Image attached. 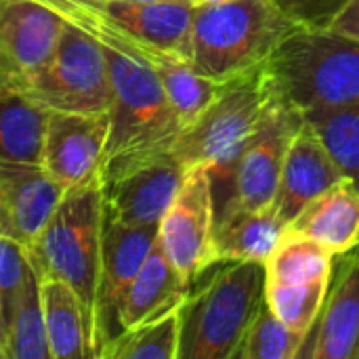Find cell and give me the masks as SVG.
I'll return each mask as SVG.
<instances>
[{
	"instance_id": "14",
	"label": "cell",
	"mask_w": 359,
	"mask_h": 359,
	"mask_svg": "<svg viewBox=\"0 0 359 359\" xmlns=\"http://www.w3.org/2000/svg\"><path fill=\"white\" fill-rule=\"evenodd\" d=\"M158 242V227H130L118 223L103 225L101 238V271L97 288V332L95 359L103 347L120 332L118 305Z\"/></svg>"
},
{
	"instance_id": "31",
	"label": "cell",
	"mask_w": 359,
	"mask_h": 359,
	"mask_svg": "<svg viewBox=\"0 0 359 359\" xmlns=\"http://www.w3.org/2000/svg\"><path fill=\"white\" fill-rule=\"evenodd\" d=\"M191 6H204V4H215V2H225V0H189Z\"/></svg>"
},
{
	"instance_id": "19",
	"label": "cell",
	"mask_w": 359,
	"mask_h": 359,
	"mask_svg": "<svg viewBox=\"0 0 359 359\" xmlns=\"http://www.w3.org/2000/svg\"><path fill=\"white\" fill-rule=\"evenodd\" d=\"M288 223L269 208H238L227 206L215 221L212 233V263H236L255 261L263 263L269 259Z\"/></svg>"
},
{
	"instance_id": "20",
	"label": "cell",
	"mask_w": 359,
	"mask_h": 359,
	"mask_svg": "<svg viewBox=\"0 0 359 359\" xmlns=\"http://www.w3.org/2000/svg\"><path fill=\"white\" fill-rule=\"evenodd\" d=\"M288 229L316 240L334 257H343L359 244V191L355 185L347 179L339 181L307 204Z\"/></svg>"
},
{
	"instance_id": "8",
	"label": "cell",
	"mask_w": 359,
	"mask_h": 359,
	"mask_svg": "<svg viewBox=\"0 0 359 359\" xmlns=\"http://www.w3.org/2000/svg\"><path fill=\"white\" fill-rule=\"evenodd\" d=\"M303 111L282 90L267 107L252 137L246 141L231 177L229 198L223 208H269L273 206L284 158L303 124Z\"/></svg>"
},
{
	"instance_id": "17",
	"label": "cell",
	"mask_w": 359,
	"mask_h": 359,
	"mask_svg": "<svg viewBox=\"0 0 359 359\" xmlns=\"http://www.w3.org/2000/svg\"><path fill=\"white\" fill-rule=\"evenodd\" d=\"M343 179L345 177L311 124L303 120L284 158L273 208L290 225L307 204Z\"/></svg>"
},
{
	"instance_id": "4",
	"label": "cell",
	"mask_w": 359,
	"mask_h": 359,
	"mask_svg": "<svg viewBox=\"0 0 359 359\" xmlns=\"http://www.w3.org/2000/svg\"><path fill=\"white\" fill-rule=\"evenodd\" d=\"M269 65L225 82L210 105L181 130L170 154L187 170L206 166L212 183H229L246 141L278 95Z\"/></svg>"
},
{
	"instance_id": "11",
	"label": "cell",
	"mask_w": 359,
	"mask_h": 359,
	"mask_svg": "<svg viewBox=\"0 0 359 359\" xmlns=\"http://www.w3.org/2000/svg\"><path fill=\"white\" fill-rule=\"evenodd\" d=\"M183 177L185 168L170 151L120 168L101 181L105 223L158 227Z\"/></svg>"
},
{
	"instance_id": "27",
	"label": "cell",
	"mask_w": 359,
	"mask_h": 359,
	"mask_svg": "<svg viewBox=\"0 0 359 359\" xmlns=\"http://www.w3.org/2000/svg\"><path fill=\"white\" fill-rule=\"evenodd\" d=\"M307 337L286 326L267 303L261 305L250 322L236 359H294L301 358Z\"/></svg>"
},
{
	"instance_id": "21",
	"label": "cell",
	"mask_w": 359,
	"mask_h": 359,
	"mask_svg": "<svg viewBox=\"0 0 359 359\" xmlns=\"http://www.w3.org/2000/svg\"><path fill=\"white\" fill-rule=\"evenodd\" d=\"M50 359H95L78 294L61 280H40Z\"/></svg>"
},
{
	"instance_id": "16",
	"label": "cell",
	"mask_w": 359,
	"mask_h": 359,
	"mask_svg": "<svg viewBox=\"0 0 359 359\" xmlns=\"http://www.w3.org/2000/svg\"><path fill=\"white\" fill-rule=\"evenodd\" d=\"M343 257L301 358L359 359V244Z\"/></svg>"
},
{
	"instance_id": "6",
	"label": "cell",
	"mask_w": 359,
	"mask_h": 359,
	"mask_svg": "<svg viewBox=\"0 0 359 359\" xmlns=\"http://www.w3.org/2000/svg\"><path fill=\"white\" fill-rule=\"evenodd\" d=\"M282 95L303 114L359 103V42L326 27H299L267 61Z\"/></svg>"
},
{
	"instance_id": "7",
	"label": "cell",
	"mask_w": 359,
	"mask_h": 359,
	"mask_svg": "<svg viewBox=\"0 0 359 359\" xmlns=\"http://www.w3.org/2000/svg\"><path fill=\"white\" fill-rule=\"evenodd\" d=\"M19 93L46 111H109L111 84L101 42L65 21L53 57Z\"/></svg>"
},
{
	"instance_id": "30",
	"label": "cell",
	"mask_w": 359,
	"mask_h": 359,
	"mask_svg": "<svg viewBox=\"0 0 359 359\" xmlns=\"http://www.w3.org/2000/svg\"><path fill=\"white\" fill-rule=\"evenodd\" d=\"M322 27L359 42V0H343Z\"/></svg>"
},
{
	"instance_id": "29",
	"label": "cell",
	"mask_w": 359,
	"mask_h": 359,
	"mask_svg": "<svg viewBox=\"0 0 359 359\" xmlns=\"http://www.w3.org/2000/svg\"><path fill=\"white\" fill-rule=\"evenodd\" d=\"M29 263L23 246L0 233V347L6 355V326L13 301L25 278Z\"/></svg>"
},
{
	"instance_id": "13",
	"label": "cell",
	"mask_w": 359,
	"mask_h": 359,
	"mask_svg": "<svg viewBox=\"0 0 359 359\" xmlns=\"http://www.w3.org/2000/svg\"><path fill=\"white\" fill-rule=\"evenodd\" d=\"M109 137V114L48 111L42 139V166L61 191L101 177Z\"/></svg>"
},
{
	"instance_id": "28",
	"label": "cell",
	"mask_w": 359,
	"mask_h": 359,
	"mask_svg": "<svg viewBox=\"0 0 359 359\" xmlns=\"http://www.w3.org/2000/svg\"><path fill=\"white\" fill-rule=\"evenodd\" d=\"M332 280V278H330ZM330 280L313 284H273L265 282V303L292 330L309 337L324 307Z\"/></svg>"
},
{
	"instance_id": "10",
	"label": "cell",
	"mask_w": 359,
	"mask_h": 359,
	"mask_svg": "<svg viewBox=\"0 0 359 359\" xmlns=\"http://www.w3.org/2000/svg\"><path fill=\"white\" fill-rule=\"evenodd\" d=\"M63 19L101 21L122 34L141 38L164 50L191 57V2H128V0H38Z\"/></svg>"
},
{
	"instance_id": "1",
	"label": "cell",
	"mask_w": 359,
	"mask_h": 359,
	"mask_svg": "<svg viewBox=\"0 0 359 359\" xmlns=\"http://www.w3.org/2000/svg\"><path fill=\"white\" fill-rule=\"evenodd\" d=\"M103 225V187L101 177H97L63 191L44 227L23 246L38 280H61L78 294L93 353Z\"/></svg>"
},
{
	"instance_id": "5",
	"label": "cell",
	"mask_w": 359,
	"mask_h": 359,
	"mask_svg": "<svg viewBox=\"0 0 359 359\" xmlns=\"http://www.w3.org/2000/svg\"><path fill=\"white\" fill-rule=\"evenodd\" d=\"M265 303V265L225 263L179 309L177 359H236L244 334Z\"/></svg>"
},
{
	"instance_id": "23",
	"label": "cell",
	"mask_w": 359,
	"mask_h": 359,
	"mask_svg": "<svg viewBox=\"0 0 359 359\" xmlns=\"http://www.w3.org/2000/svg\"><path fill=\"white\" fill-rule=\"evenodd\" d=\"M334 255L316 240L286 229L269 259L265 261V282L313 284L332 278Z\"/></svg>"
},
{
	"instance_id": "24",
	"label": "cell",
	"mask_w": 359,
	"mask_h": 359,
	"mask_svg": "<svg viewBox=\"0 0 359 359\" xmlns=\"http://www.w3.org/2000/svg\"><path fill=\"white\" fill-rule=\"evenodd\" d=\"M6 359H50L40 301V280L32 267H27L8 313Z\"/></svg>"
},
{
	"instance_id": "3",
	"label": "cell",
	"mask_w": 359,
	"mask_h": 359,
	"mask_svg": "<svg viewBox=\"0 0 359 359\" xmlns=\"http://www.w3.org/2000/svg\"><path fill=\"white\" fill-rule=\"evenodd\" d=\"M103 46V44H101ZM111 103H109V137L101 181L120 168L168 154L183 130L158 74L107 46H103Z\"/></svg>"
},
{
	"instance_id": "33",
	"label": "cell",
	"mask_w": 359,
	"mask_h": 359,
	"mask_svg": "<svg viewBox=\"0 0 359 359\" xmlns=\"http://www.w3.org/2000/svg\"><path fill=\"white\" fill-rule=\"evenodd\" d=\"M0 359H6V355H4V351H2V347H0Z\"/></svg>"
},
{
	"instance_id": "2",
	"label": "cell",
	"mask_w": 359,
	"mask_h": 359,
	"mask_svg": "<svg viewBox=\"0 0 359 359\" xmlns=\"http://www.w3.org/2000/svg\"><path fill=\"white\" fill-rule=\"evenodd\" d=\"M301 21L280 0H225L194 6L191 65L229 82L265 65Z\"/></svg>"
},
{
	"instance_id": "12",
	"label": "cell",
	"mask_w": 359,
	"mask_h": 359,
	"mask_svg": "<svg viewBox=\"0 0 359 359\" xmlns=\"http://www.w3.org/2000/svg\"><path fill=\"white\" fill-rule=\"evenodd\" d=\"M63 23L38 0H0V84L25 86L53 57Z\"/></svg>"
},
{
	"instance_id": "22",
	"label": "cell",
	"mask_w": 359,
	"mask_h": 359,
	"mask_svg": "<svg viewBox=\"0 0 359 359\" xmlns=\"http://www.w3.org/2000/svg\"><path fill=\"white\" fill-rule=\"evenodd\" d=\"M46 118V109L0 84V160L42 164Z\"/></svg>"
},
{
	"instance_id": "26",
	"label": "cell",
	"mask_w": 359,
	"mask_h": 359,
	"mask_svg": "<svg viewBox=\"0 0 359 359\" xmlns=\"http://www.w3.org/2000/svg\"><path fill=\"white\" fill-rule=\"evenodd\" d=\"M179 309L122 330L103 347L99 359H177L181 334Z\"/></svg>"
},
{
	"instance_id": "25",
	"label": "cell",
	"mask_w": 359,
	"mask_h": 359,
	"mask_svg": "<svg viewBox=\"0 0 359 359\" xmlns=\"http://www.w3.org/2000/svg\"><path fill=\"white\" fill-rule=\"evenodd\" d=\"M303 116L332 156L341 175L359 191V103L337 109H316Z\"/></svg>"
},
{
	"instance_id": "15",
	"label": "cell",
	"mask_w": 359,
	"mask_h": 359,
	"mask_svg": "<svg viewBox=\"0 0 359 359\" xmlns=\"http://www.w3.org/2000/svg\"><path fill=\"white\" fill-rule=\"evenodd\" d=\"M61 196L42 164L0 160V233L25 246L44 227Z\"/></svg>"
},
{
	"instance_id": "9",
	"label": "cell",
	"mask_w": 359,
	"mask_h": 359,
	"mask_svg": "<svg viewBox=\"0 0 359 359\" xmlns=\"http://www.w3.org/2000/svg\"><path fill=\"white\" fill-rule=\"evenodd\" d=\"M217 208L206 166L185 170L183 183L158 225V244L170 263L194 284L212 267V233Z\"/></svg>"
},
{
	"instance_id": "18",
	"label": "cell",
	"mask_w": 359,
	"mask_h": 359,
	"mask_svg": "<svg viewBox=\"0 0 359 359\" xmlns=\"http://www.w3.org/2000/svg\"><path fill=\"white\" fill-rule=\"evenodd\" d=\"M189 290L191 284L170 263V259L156 242L118 305L120 332L179 309L185 303Z\"/></svg>"
},
{
	"instance_id": "32",
	"label": "cell",
	"mask_w": 359,
	"mask_h": 359,
	"mask_svg": "<svg viewBox=\"0 0 359 359\" xmlns=\"http://www.w3.org/2000/svg\"><path fill=\"white\" fill-rule=\"evenodd\" d=\"M128 2H189V0H128Z\"/></svg>"
}]
</instances>
